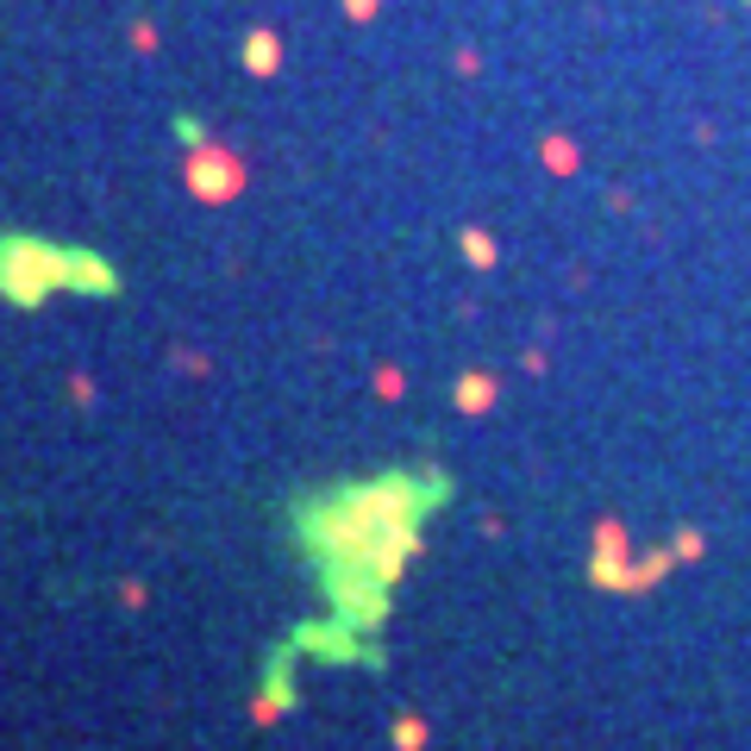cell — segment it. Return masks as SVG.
<instances>
[{
	"label": "cell",
	"mask_w": 751,
	"mask_h": 751,
	"mask_svg": "<svg viewBox=\"0 0 751 751\" xmlns=\"http://www.w3.org/2000/svg\"><path fill=\"white\" fill-rule=\"evenodd\" d=\"M596 557H626V527L620 520H601L596 527Z\"/></svg>",
	"instance_id": "obj_3"
},
{
	"label": "cell",
	"mask_w": 751,
	"mask_h": 751,
	"mask_svg": "<svg viewBox=\"0 0 751 751\" xmlns=\"http://www.w3.org/2000/svg\"><path fill=\"white\" fill-rule=\"evenodd\" d=\"M444 476L414 470V476H382V483H345L294 508L301 545H308L320 589L332 596L338 620L357 633H376L389 614V589L407 557H420V520L439 508Z\"/></svg>",
	"instance_id": "obj_1"
},
{
	"label": "cell",
	"mask_w": 751,
	"mask_h": 751,
	"mask_svg": "<svg viewBox=\"0 0 751 751\" xmlns=\"http://www.w3.org/2000/svg\"><path fill=\"white\" fill-rule=\"evenodd\" d=\"M488 401H495V389H488V376H470L464 389H458V407H464V414H476V407H488Z\"/></svg>",
	"instance_id": "obj_4"
},
{
	"label": "cell",
	"mask_w": 751,
	"mask_h": 751,
	"mask_svg": "<svg viewBox=\"0 0 751 751\" xmlns=\"http://www.w3.org/2000/svg\"><path fill=\"white\" fill-rule=\"evenodd\" d=\"M670 552H677V564L702 557V532H677V539H670Z\"/></svg>",
	"instance_id": "obj_5"
},
{
	"label": "cell",
	"mask_w": 751,
	"mask_h": 751,
	"mask_svg": "<svg viewBox=\"0 0 751 751\" xmlns=\"http://www.w3.org/2000/svg\"><path fill=\"white\" fill-rule=\"evenodd\" d=\"M389 739H395V751H426V739H432V732H426V720H414V714H401Z\"/></svg>",
	"instance_id": "obj_2"
}]
</instances>
